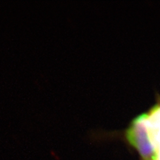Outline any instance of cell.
I'll return each instance as SVG.
<instances>
[{"mask_svg": "<svg viewBox=\"0 0 160 160\" xmlns=\"http://www.w3.org/2000/svg\"><path fill=\"white\" fill-rule=\"evenodd\" d=\"M124 137L143 160H153L157 157V150L150 135L145 113H142L131 122L124 132Z\"/></svg>", "mask_w": 160, "mask_h": 160, "instance_id": "obj_1", "label": "cell"}]
</instances>
